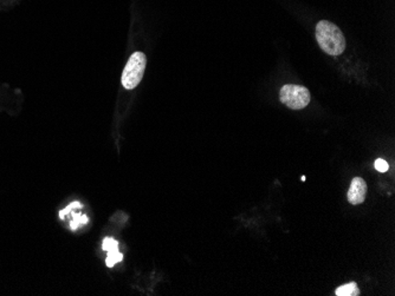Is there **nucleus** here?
I'll return each instance as SVG.
<instances>
[{
    "instance_id": "obj_1",
    "label": "nucleus",
    "mask_w": 395,
    "mask_h": 296,
    "mask_svg": "<svg viewBox=\"0 0 395 296\" xmlns=\"http://www.w3.org/2000/svg\"><path fill=\"white\" fill-rule=\"evenodd\" d=\"M316 39L320 48L329 56H340L346 50V38L336 25L321 21L316 25Z\"/></svg>"
},
{
    "instance_id": "obj_2",
    "label": "nucleus",
    "mask_w": 395,
    "mask_h": 296,
    "mask_svg": "<svg viewBox=\"0 0 395 296\" xmlns=\"http://www.w3.org/2000/svg\"><path fill=\"white\" fill-rule=\"evenodd\" d=\"M147 58L144 52H134L128 59L126 68L122 72V86L124 89L133 90L141 83L144 77V70H146Z\"/></svg>"
},
{
    "instance_id": "obj_3",
    "label": "nucleus",
    "mask_w": 395,
    "mask_h": 296,
    "mask_svg": "<svg viewBox=\"0 0 395 296\" xmlns=\"http://www.w3.org/2000/svg\"><path fill=\"white\" fill-rule=\"evenodd\" d=\"M279 99L289 109L301 110L308 106L311 96L309 90L304 86L286 84L279 92Z\"/></svg>"
},
{
    "instance_id": "obj_4",
    "label": "nucleus",
    "mask_w": 395,
    "mask_h": 296,
    "mask_svg": "<svg viewBox=\"0 0 395 296\" xmlns=\"http://www.w3.org/2000/svg\"><path fill=\"white\" fill-rule=\"evenodd\" d=\"M367 183L362 178H353L351 188L348 190V201L353 205L364 203V200H366V195H367Z\"/></svg>"
},
{
    "instance_id": "obj_5",
    "label": "nucleus",
    "mask_w": 395,
    "mask_h": 296,
    "mask_svg": "<svg viewBox=\"0 0 395 296\" xmlns=\"http://www.w3.org/2000/svg\"><path fill=\"white\" fill-rule=\"evenodd\" d=\"M337 296H358L360 295V290L355 282L347 283L344 286L337 288L335 292Z\"/></svg>"
},
{
    "instance_id": "obj_6",
    "label": "nucleus",
    "mask_w": 395,
    "mask_h": 296,
    "mask_svg": "<svg viewBox=\"0 0 395 296\" xmlns=\"http://www.w3.org/2000/svg\"><path fill=\"white\" fill-rule=\"evenodd\" d=\"M124 260V255L119 252V249H114V250H109L108 252L107 260H106V263L109 268L115 266L116 263L121 262Z\"/></svg>"
},
{
    "instance_id": "obj_7",
    "label": "nucleus",
    "mask_w": 395,
    "mask_h": 296,
    "mask_svg": "<svg viewBox=\"0 0 395 296\" xmlns=\"http://www.w3.org/2000/svg\"><path fill=\"white\" fill-rule=\"evenodd\" d=\"M114 249H119V243H117L116 240L110 238H104V250L109 252V250H114Z\"/></svg>"
},
{
    "instance_id": "obj_8",
    "label": "nucleus",
    "mask_w": 395,
    "mask_h": 296,
    "mask_svg": "<svg viewBox=\"0 0 395 296\" xmlns=\"http://www.w3.org/2000/svg\"><path fill=\"white\" fill-rule=\"evenodd\" d=\"M374 167L375 169L380 171V173H386V171L389 169V163H387L386 160H381V158H379V160H375Z\"/></svg>"
}]
</instances>
